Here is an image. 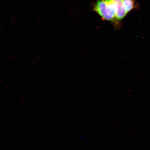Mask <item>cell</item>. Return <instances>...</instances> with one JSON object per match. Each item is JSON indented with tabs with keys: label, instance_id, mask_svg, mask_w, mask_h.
<instances>
[{
	"label": "cell",
	"instance_id": "6da1fadb",
	"mask_svg": "<svg viewBox=\"0 0 150 150\" xmlns=\"http://www.w3.org/2000/svg\"><path fill=\"white\" fill-rule=\"evenodd\" d=\"M117 6L114 0H97L93 10L103 20L115 23Z\"/></svg>",
	"mask_w": 150,
	"mask_h": 150
},
{
	"label": "cell",
	"instance_id": "7a4b0ae2",
	"mask_svg": "<svg viewBox=\"0 0 150 150\" xmlns=\"http://www.w3.org/2000/svg\"><path fill=\"white\" fill-rule=\"evenodd\" d=\"M114 1H115L117 6L115 22V24H117L119 23L120 21L125 17L127 13L124 7L123 0Z\"/></svg>",
	"mask_w": 150,
	"mask_h": 150
},
{
	"label": "cell",
	"instance_id": "3957f363",
	"mask_svg": "<svg viewBox=\"0 0 150 150\" xmlns=\"http://www.w3.org/2000/svg\"><path fill=\"white\" fill-rule=\"evenodd\" d=\"M124 7L128 13L136 7V0H123Z\"/></svg>",
	"mask_w": 150,
	"mask_h": 150
}]
</instances>
